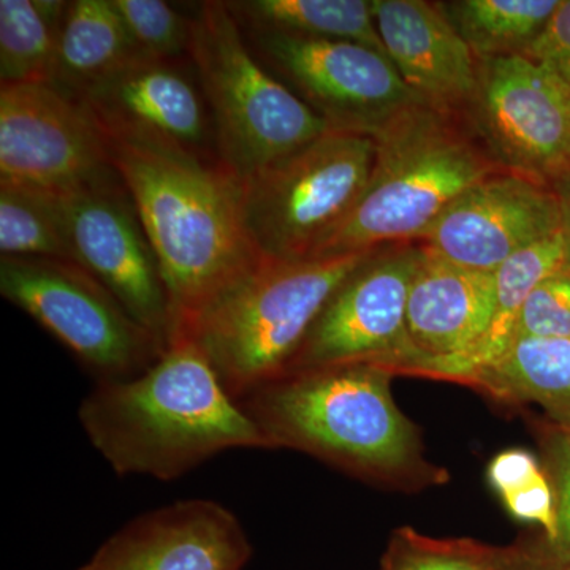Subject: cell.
Returning <instances> with one entry per match:
<instances>
[{
	"label": "cell",
	"mask_w": 570,
	"mask_h": 570,
	"mask_svg": "<svg viewBox=\"0 0 570 570\" xmlns=\"http://www.w3.org/2000/svg\"><path fill=\"white\" fill-rule=\"evenodd\" d=\"M190 18L189 58L228 174L243 181L332 129L258 61L227 2L200 3Z\"/></svg>",
	"instance_id": "8992f818"
},
{
	"label": "cell",
	"mask_w": 570,
	"mask_h": 570,
	"mask_svg": "<svg viewBox=\"0 0 570 570\" xmlns=\"http://www.w3.org/2000/svg\"><path fill=\"white\" fill-rule=\"evenodd\" d=\"M249 47L332 129L373 135L401 111L426 104L376 50L354 41L249 29Z\"/></svg>",
	"instance_id": "8fae6325"
},
{
	"label": "cell",
	"mask_w": 570,
	"mask_h": 570,
	"mask_svg": "<svg viewBox=\"0 0 570 570\" xmlns=\"http://www.w3.org/2000/svg\"><path fill=\"white\" fill-rule=\"evenodd\" d=\"M387 58L420 99L463 115L475 85L478 59L438 2L371 0Z\"/></svg>",
	"instance_id": "ac0fdd59"
},
{
	"label": "cell",
	"mask_w": 570,
	"mask_h": 570,
	"mask_svg": "<svg viewBox=\"0 0 570 570\" xmlns=\"http://www.w3.org/2000/svg\"><path fill=\"white\" fill-rule=\"evenodd\" d=\"M107 140L159 261L175 336L262 258L243 225L239 181L219 160L159 142Z\"/></svg>",
	"instance_id": "3957f363"
},
{
	"label": "cell",
	"mask_w": 570,
	"mask_h": 570,
	"mask_svg": "<svg viewBox=\"0 0 570 570\" xmlns=\"http://www.w3.org/2000/svg\"><path fill=\"white\" fill-rule=\"evenodd\" d=\"M373 250L303 261L262 257L171 341H194L239 400L283 376L326 302Z\"/></svg>",
	"instance_id": "5b68a950"
},
{
	"label": "cell",
	"mask_w": 570,
	"mask_h": 570,
	"mask_svg": "<svg viewBox=\"0 0 570 570\" xmlns=\"http://www.w3.org/2000/svg\"><path fill=\"white\" fill-rule=\"evenodd\" d=\"M134 59L141 58L111 0H75L63 18L51 85L78 97Z\"/></svg>",
	"instance_id": "ffe728a7"
},
{
	"label": "cell",
	"mask_w": 570,
	"mask_h": 570,
	"mask_svg": "<svg viewBox=\"0 0 570 570\" xmlns=\"http://www.w3.org/2000/svg\"><path fill=\"white\" fill-rule=\"evenodd\" d=\"M523 56L546 67L570 89V0H561L553 17Z\"/></svg>",
	"instance_id": "4dcf8cb0"
},
{
	"label": "cell",
	"mask_w": 570,
	"mask_h": 570,
	"mask_svg": "<svg viewBox=\"0 0 570 570\" xmlns=\"http://www.w3.org/2000/svg\"><path fill=\"white\" fill-rule=\"evenodd\" d=\"M71 261L91 273L165 348L174 314L159 261L119 175L56 194Z\"/></svg>",
	"instance_id": "7c38bea8"
},
{
	"label": "cell",
	"mask_w": 570,
	"mask_h": 570,
	"mask_svg": "<svg viewBox=\"0 0 570 570\" xmlns=\"http://www.w3.org/2000/svg\"><path fill=\"white\" fill-rule=\"evenodd\" d=\"M463 385L502 404H535L570 430V336L523 337Z\"/></svg>",
	"instance_id": "d6986e66"
},
{
	"label": "cell",
	"mask_w": 570,
	"mask_h": 570,
	"mask_svg": "<svg viewBox=\"0 0 570 570\" xmlns=\"http://www.w3.org/2000/svg\"><path fill=\"white\" fill-rule=\"evenodd\" d=\"M141 59L176 61L189 56L193 18L163 0H111Z\"/></svg>",
	"instance_id": "83f0119b"
},
{
	"label": "cell",
	"mask_w": 570,
	"mask_h": 570,
	"mask_svg": "<svg viewBox=\"0 0 570 570\" xmlns=\"http://www.w3.org/2000/svg\"><path fill=\"white\" fill-rule=\"evenodd\" d=\"M422 243L377 247L336 288L284 374L373 363L407 376L415 363L407 299Z\"/></svg>",
	"instance_id": "9c48e42d"
},
{
	"label": "cell",
	"mask_w": 570,
	"mask_h": 570,
	"mask_svg": "<svg viewBox=\"0 0 570 570\" xmlns=\"http://www.w3.org/2000/svg\"><path fill=\"white\" fill-rule=\"evenodd\" d=\"M80 420L119 475L174 480L225 450L272 449L187 337L171 341L138 376L99 382L82 401Z\"/></svg>",
	"instance_id": "6da1fadb"
},
{
	"label": "cell",
	"mask_w": 570,
	"mask_h": 570,
	"mask_svg": "<svg viewBox=\"0 0 570 570\" xmlns=\"http://www.w3.org/2000/svg\"><path fill=\"white\" fill-rule=\"evenodd\" d=\"M116 175L99 124L51 82L0 85V181L66 194Z\"/></svg>",
	"instance_id": "4fadbf2b"
},
{
	"label": "cell",
	"mask_w": 570,
	"mask_h": 570,
	"mask_svg": "<svg viewBox=\"0 0 570 570\" xmlns=\"http://www.w3.org/2000/svg\"><path fill=\"white\" fill-rule=\"evenodd\" d=\"M487 478L513 519L542 528L546 543L557 538V499L546 468L531 452L510 449L490 461Z\"/></svg>",
	"instance_id": "4316f807"
},
{
	"label": "cell",
	"mask_w": 570,
	"mask_h": 570,
	"mask_svg": "<svg viewBox=\"0 0 570 570\" xmlns=\"http://www.w3.org/2000/svg\"><path fill=\"white\" fill-rule=\"evenodd\" d=\"M0 292L73 352L99 382L138 376L167 351L77 262L2 257Z\"/></svg>",
	"instance_id": "ba28073f"
},
{
	"label": "cell",
	"mask_w": 570,
	"mask_h": 570,
	"mask_svg": "<svg viewBox=\"0 0 570 570\" xmlns=\"http://www.w3.org/2000/svg\"><path fill=\"white\" fill-rule=\"evenodd\" d=\"M227 6L243 28L354 41L387 56L371 0H243Z\"/></svg>",
	"instance_id": "44dd1931"
},
{
	"label": "cell",
	"mask_w": 570,
	"mask_h": 570,
	"mask_svg": "<svg viewBox=\"0 0 570 570\" xmlns=\"http://www.w3.org/2000/svg\"><path fill=\"white\" fill-rule=\"evenodd\" d=\"M250 554L246 531L230 510L190 499L130 521L80 570H243Z\"/></svg>",
	"instance_id": "e0dca14e"
},
{
	"label": "cell",
	"mask_w": 570,
	"mask_h": 570,
	"mask_svg": "<svg viewBox=\"0 0 570 570\" xmlns=\"http://www.w3.org/2000/svg\"><path fill=\"white\" fill-rule=\"evenodd\" d=\"M554 570H570V562L569 564L557 566Z\"/></svg>",
	"instance_id": "d6a6232c"
},
{
	"label": "cell",
	"mask_w": 570,
	"mask_h": 570,
	"mask_svg": "<svg viewBox=\"0 0 570 570\" xmlns=\"http://www.w3.org/2000/svg\"><path fill=\"white\" fill-rule=\"evenodd\" d=\"M396 374L373 363L314 367L273 379L239 397L272 449H291L389 490L444 485L419 428L396 406Z\"/></svg>",
	"instance_id": "7a4b0ae2"
},
{
	"label": "cell",
	"mask_w": 570,
	"mask_h": 570,
	"mask_svg": "<svg viewBox=\"0 0 570 570\" xmlns=\"http://www.w3.org/2000/svg\"><path fill=\"white\" fill-rule=\"evenodd\" d=\"M78 570H80V569H78Z\"/></svg>",
	"instance_id": "836d02e7"
},
{
	"label": "cell",
	"mask_w": 570,
	"mask_h": 570,
	"mask_svg": "<svg viewBox=\"0 0 570 570\" xmlns=\"http://www.w3.org/2000/svg\"><path fill=\"white\" fill-rule=\"evenodd\" d=\"M371 138L370 181L311 258L420 243L461 194L502 171L463 116L428 104L401 111Z\"/></svg>",
	"instance_id": "277c9868"
},
{
	"label": "cell",
	"mask_w": 570,
	"mask_h": 570,
	"mask_svg": "<svg viewBox=\"0 0 570 570\" xmlns=\"http://www.w3.org/2000/svg\"><path fill=\"white\" fill-rule=\"evenodd\" d=\"M69 2L0 0V81L51 82Z\"/></svg>",
	"instance_id": "d4e9b609"
},
{
	"label": "cell",
	"mask_w": 570,
	"mask_h": 570,
	"mask_svg": "<svg viewBox=\"0 0 570 570\" xmlns=\"http://www.w3.org/2000/svg\"><path fill=\"white\" fill-rule=\"evenodd\" d=\"M551 187H553L558 205H560V234L562 242H564L566 257H568V265L570 266V174L557 179L551 184Z\"/></svg>",
	"instance_id": "1f68e13d"
},
{
	"label": "cell",
	"mask_w": 570,
	"mask_h": 570,
	"mask_svg": "<svg viewBox=\"0 0 570 570\" xmlns=\"http://www.w3.org/2000/svg\"><path fill=\"white\" fill-rule=\"evenodd\" d=\"M494 302V273L452 264L422 245L407 299V335L415 354L407 376L455 381L489 332Z\"/></svg>",
	"instance_id": "2e32d148"
},
{
	"label": "cell",
	"mask_w": 570,
	"mask_h": 570,
	"mask_svg": "<svg viewBox=\"0 0 570 570\" xmlns=\"http://www.w3.org/2000/svg\"><path fill=\"white\" fill-rule=\"evenodd\" d=\"M204 92L181 59H134L78 99L107 137L151 141L213 159Z\"/></svg>",
	"instance_id": "9a60e30c"
},
{
	"label": "cell",
	"mask_w": 570,
	"mask_h": 570,
	"mask_svg": "<svg viewBox=\"0 0 570 570\" xmlns=\"http://www.w3.org/2000/svg\"><path fill=\"white\" fill-rule=\"evenodd\" d=\"M0 253L71 261L56 194L0 181Z\"/></svg>",
	"instance_id": "484cf974"
},
{
	"label": "cell",
	"mask_w": 570,
	"mask_h": 570,
	"mask_svg": "<svg viewBox=\"0 0 570 570\" xmlns=\"http://www.w3.org/2000/svg\"><path fill=\"white\" fill-rule=\"evenodd\" d=\"M566 266L569 265L564 242L561 234H557L524 247L494 269L497 302L489 332L453 382L463 384L475 371L490 365L508 351L528 296L543 279Z\"/></svg>",
	"instance_id": "603a6c76"
},
{
	"label": "cell",
	"mask_w": 570,
	"mask_h": 570,
	"mask_svg": "<svg viewBox=\"0 0 570 570\" xmlns=\"http://www.w3.org/2000/svg\"><path fill=\"white\" fill-rule=\"evenodd\" d=\"M561 0H445L438 2L478 61L523 56Z\"/></svg>",
	"instance_id": "7402d4cb"
},
{
	"label": "cell",
	"mask_w": 570,
	"mask_h": 570,
	"mask_svg": "<svg viewBox=\"0 0 570 570\" xmlns=\"http://www.w3.org/2000/svg\"><path fill=\"white\" fill-rule=\"evenodd\" d=\"M543 468L557 499V538L543 543L546 557L553 566L570 562V430L551 425L540 430Z\"/></svg>",
	"instance_id": "f1b7e54d"
},
{
	"label": "cell",
	"mask_w": 570,
	"mask_h": 570,
	"mask_svg": "<svg viewBox=\"0 0 570 570\" xmlns=\"http://www.w3.org/2000/svg\"><path fill=\"white\" fill-rule=\"evenodd\" d=\"M379 570H553L542 547H497L474 539H438L401 527Z\"/></svg>",
	"instance_id": "cb8c5ba5"
},
{
	"label": "cell",
	"mask_w": 570,
	"mask_h": 570,
	"mask_svg": "<svg viewBox=\"0 0 570 570\" xmlns=\"http://www.w3.org/2000/svg\"><path fill=\"white\" fill-rule=\"evenodd\" d=\"M461 116L502 170L549 186L570 174V89L538 62L478 61V85Z\"/></svg>",
	"instance_id": "30bf717a"
},
{
	"label": "cell",
	"mask_w": 570,
	"mask_h": 570,
	"mask_svg": "<svg viewBox=\"0 0 570 570\" xmlns=\"http://www.w3.org/2000/svg\"><path fill=\"white\" fill-rule=\"evenodd\" d=\"M560 227L553 187L502 170L461 194L420 243L452 264L493 273Z\"/></svg>",
	"instance_id": "5bb4252c"
},
{
	"label": "cell",
	"mask_w": 570,
	"mask_h": 570,
	"mask_svg": "<svg viewBox=\"0 0 570 570\" xmlns=\"http://www.w3.org/2000/svg\"><path fill=\"white\" fill-rule=\"evenodd\" d=\"M373 164L370 135L330 129L239 181L254 249L275 261L313 257L362 197Z\"/></svg>",
	"instance_id": "52a82bcc"
},
{
	"label": "cell",
	"mask_w": 570,
	"mask_h": 570,
	"mask_svg": "<svg viewBox=\"0 0 570 570\" xmlns=\"http://www.w3.org/2000/svg\"><path fill=\"white\" fill-rule=\"evenodd\" d=\"M570 336V266L543 279L531 292L517 322L513 341Z\"/></svg>",
	"instance_id": "f546056e"
}]
</instances>
